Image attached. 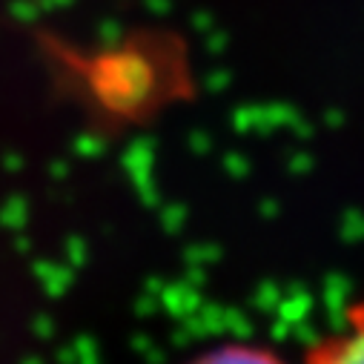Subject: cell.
<instances>
[{
	"instance_id": "cell-2",
	"label": "cell",
	"mask_w": 364,
	"mask_h": 364,
	"mask_svg": "<svg viewBox=\"0 0 364 364\" xmlns=\"http://www.w3.org/2000/svg\"><path fill=\"white\" fill-rule=\"evenodd\" d=\"M184 364H287V361L269 347L232 341V344H218L213 350H204Z\"/></svg>"
},
{
	"instance_id": "cell-1",
	"label": "cell",
	"mask_w": 364,
	"mask_h": 364,
	"mask_svg": "<svg viewBox=\"0 0 364 364\" xmlns=\"http://www.w3.org/2000/svg\"><path fill=\"white\" fill-rule=\"evenodd\" d=\"M304 364H364V296L344 310L338 330L307 347Z\"/></svg>"
}]
</instances>
